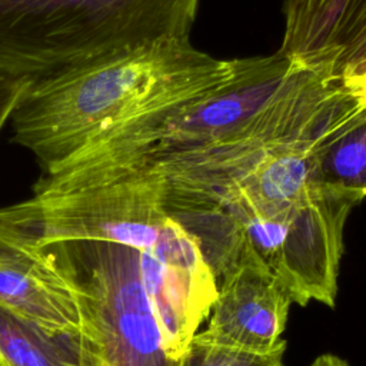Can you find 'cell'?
<instances>
[{
  "instance_id": "6da1fadb",
  "label": "cell",
  "mask_w": 366,
  "mask_h": 366,
  "mask_svg": "<svg viewBox=\"0 0 366 366\" xmlns=\"http://www.w3.org/2000/svg\"><path fill=\"white\" fill-rule=\"evenodd\" d=\"M336 102L325 77L289 64L219 96L152 152L166 206L216 282L247 249L292 302L335 307L345 224L363 200L326 176L346 133Z\"/></svg>"
},
{
  "instance_id": "7a4b0ae2",
  "label": "cell",
  "mask_w": 366,
  "mask_h": 366,
  "mask_svg": "<svg viewBox=\"0 0 366 366\" xmlns=\"http://www.w3.org/2000/svg\"><path fill=\"white\" fill-rule=\"evenodd\" d=\"M262 60L217 59L190 39L104 54L31 81L10 119L13 142L47 173L116 134L169 133Z\"/></svg>"
},
{
  "instance_id": "3957f363",
  "label": "cell",
  "mask_w": 366,
  "mask_h": 366,
  "mask_svg": "<svg viewBox=\"0 0 366 366\" xmlns=\"http://www.w3.org/2000/svg\"><path fill=\"white\" fill-rule=\"evenodd\" d=\"M200 0H0V79L40 80L114 51L190 39Z\"/></svg>"
},
{
  "instance_id": "277c9868",
  "label": "cell",
  "mask_w": 366,
  "mask_h": 366,
  "mask_svg": "<svg viewBox=\"0 0 366 366\" xmlns=\"http://www.w3.org/2000/svg\"><path fill=\"white\" fill-rule=\"evenodd\" d=\"M17 247L41 259L76 292L107 366H174L142 283L139 249L109 242Z\"/></svg>"
},
{
  "instance_id": "5b68a950",
  "label": "cell",
  "mask_w": 366,
  "mask_h": 366,
  "mask_svg": "<svg viewBox=\"0 0 366 366\" xmlns=\"http://www.w3.org/2000/svg\"><path fill=\"white\" fill-rule=\"evenodd\" d=\"M292 297L280 280L250 250L217 279V296L202 340L254 352H269L282 340Z\"/></svg>"
},
{
  "instance_id": "8992f818",
  "label": "cell",
  "mask_w": 366,
  "mask_h": 366,
  "mask_svg": "<svg viewBox=\"0 0 366 366\" xmlns=\"http://www.w3.org/2000/svg\"><path fill=\"white\" fill-rule=\"evenodd\" d=\"M280 53L342 87L366 69V0H285Z\"/></svg>"
},
{
  "instance_id": "52a82bcc",
  "label": "cell",
  "mask_w": 366,
  "mask_h": 366,
  "mask_svg": "<svg viewBox=\"0 0 366 366\" xmlns=\"http://www.w3.org/2000/svg\"><path fill=\"white\" fill-rule=\"evenodd\" d=\"M0 305L57 329L86 326L79 296L54 269L31 252L0 242Z\"/></svg>"
},
{
  "instance_id": "ba28073f",
  "label": "cell",
  "mask_w": 366,
  "mask_h": 366,
  "mask_svg": "<svg viewBox=\"0 0 366 366\" xmlns=\"http://www.w3.org/2000/svg\"><path fill=\"white\" fill-rule=\"evenodd\" d=\"M0 359L9 366H107L103 346L87 322L80 329L50 327L1 305Z\"/></svg>"
},
{
  "instance_id": "9c48e42d",
  "label": "cell",
  "mask_w": 366,
  "mask_h": 366,
  "mask_svg": "<svg viewBox=\"0 0 366 366\" xmlns=\"http://www.w3.org/2000/svg\"><path fill=\"white\" fill-rule=\"evenodd\" d=\"M325 170L332 182L366 197V112L332 147Z\"/></svg>"
},
{
  "instance_id": "30bf717a",
  "label": "cell",
  "mask_w": 366,
  "mask_h": 366,
  "mask_svg": "<svg viewBox=\"0 0 366 366\" xmlns=\"http://www.w3.org/2000/svg\"><path fill=\"white\" fill-rule=\"evenodd\" d=\"M285 350V339L269 352H254L210 343L194 335L174 366H286L283 362Z\"/></svg>"
},
{
  "instance_id": "8fae6325",
  "label": "cell",
  "mask_w": 366,
  "mask_h": 366,
  "mask_svg": "<svg viewBox=\"0 0 366 366\" xmlns=\"http://www.w3.org/2000/svg\"><path fill=\"white\" fill-rule=\"evenodd\" d=\"M30 83V80L0 79V134L3 129L10 123V119Z\"/></svg>"
},
{
  "instance_id": "7c38bea8",
  "label": "cell",
  "mask_w": 366,
  "mask_h": 366,
  "mask_svg": "<svg viewBox=\"0 0 366 366\" xmlns=\"http://www.w3.org/2000/svg\"><path fill=\"white\" fill-rule=\"evenodd\" d=\"M309 366H349V363L336 355L325 353L317 356Z\"/></svg>"
},
{
  "instance_id": "4fadbf2b",
  "label": "cell",
  "mask_w": 366,
  "mask_h": 366,
  "mask_svg": "<svg viewBox=\"0 0 366 366\" xmlns=\"http://www.w3.org/2000/svg\"><path fill=\"white\" fill-rule=\"evenodd\" d=\"M0 366H9L3 359H0Z\"/></svg>"
}]
</instances>
